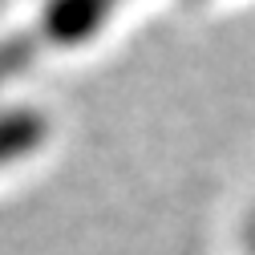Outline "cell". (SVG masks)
Here are the masks:
<instances>
[{
  "label": "cell",
  "mask_w": 255,
  "mask_h": 255,
  "mask_svg": "<svg viewBox=\"0 0 255 255\" xmlns=\"http://www.w3.org/2000/svg\"><path fill=\"white\" fill-rule=\"evenodd\" d=\"M243 247H247V255H255V211L247 215V227H243Z\"/></svg>",
  "instance_id": "obj_1"
}]
</instances>
